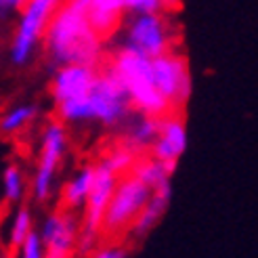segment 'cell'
Segmentation results:
<instances>
[{
    "mask_svg": "<svg viewBox=\"0 0 258 258\" xmlns=\"http://www.w3.org/2000/svg\"><path fill=\"white\" fill-rule=\"evenodd\" d=\"M137 153L135 151H131L128 147H124V145H120V147H115V149H111L105 158L101 160V164L105 166V168H109L113 174H118L120 178L122 176H126V174H131V170H133V166L137 164Z\"/></svg>",
    "mask_w": 258,
    "mask_h": 258,
    "instance_id": "obj_19",
    "label": "cell"
},
{
    "mask_svg": "<svg viewBox=\"0 0 258 258\" xmlns=\"http://www.w3.org/2000/svg\"><path fill=\"white\" fill-rule=\"evenodd\" d=\"M180 7V0H164V11H176Z\"/></svg>",
    "mask_w": 258,
    "mask_h": 258,
    "instance_id": "obj_26",
    "label": "cell"
},
{
    "mask_svg": "<svg viewBox=\"0 0 258 258\" xmlns=\"http://www.w3.org/2000/svg\"><path fill=\"white\" fill-rule=\"evenodd\" d=\"M170 198H172L170 183L151 191L147 204L143 206V210L137 216L133 227L128 229V233H131L133 239H143L147 233H151V231L158 227V223L162 221V216L166 214V210H168V206H170Z\"/></svg>",
    "mask_w": 258,
    "mask_h": 258,
    "instance_id": "obj_13",
    "label": "cell"
},
{
    "mask_svg": "<svg viewBox=\"0 0 258 258\" xmlns=\"http://www.w3.org/2000/svg\"><path fill=\"white\" fill-rule=\"evenodd\" d=\"M107 70L120 80L128 99H131L133 109H137L141 115L164 118V115L172 113L170 105L164 101V97L153 84L151 59L141 57L128 48H120L113 55Z\"/></svg>",
    "mask_w": 258,
    "mask_h": 258,
    "instance_id": "obj_3",
    "label": "cell"
},
{
    "mask_svg": "<svg viewBox=\"0 0 258 258\" xmlns=\"http://www.w3.org/2000/svg\"><path fill=\"white\" fill-rule=\"evenodd\" d=\"M17 250H19V258H46V248L38 231H32Z\"/></svg>",
    "mask_w": 258,
    "mask_h": 258,
    "instance_id": "obj_22",
    "label": "cell"
},
{
    "mask_svg": "<svg viewBox=\"0 0 258 258\" xmlns=\"http://www.w3.org/2000/svg\"><path fill=\"white\" fill-rule=\"evenodd\" d=\"M158 128H160V118H149V115H139L137 120H133L126 128L124 135V147H128L131 151L139 153L151 149L153 141L158 137Z\"/></svg>",
    "mask_w": 258,
    "mask_h": 258,
    "instance_id": "obj_16",
    "label": "cell"
},
{
    "mask_svg": "<svg viewBox=\"0 0 258 258\" xmlns=\"http://www.w3.org/2000/svg\"><path fill=\"white\" fill-rule=\"evenodd\" d=\"M5 3L9 5V9H11L13 13H17V11H21V9L25 7V3H28V0H5Z\"/></svg>",
    "mask_w": 258,
    "mask_h": 258,
    "instance_id": "obj_25",
    "label": "cell"
},
{
    "mask_svg": "<svg viewBox=\"0 0 258 258\" xmlns=\"http://www.w3.org/2000/svg\"><path fill=\"white\" fill-rule=\"evenodd\" d=\"M149 196L151 189H147L141 180H137L131 174L122 176L118 185H115V191L105 210L101 233L120 235L124 231H128L137 221V216L141 214V210H143V206L147 204Z\"/></svg>",
    "mask_w": 258,
    "mask_h": 258,
    "instance_id": "obj_6",
    "label": "cell"
},
{
    "mask_svg": "<svg viewBox=\"0 0 258 258\" xmlns=\"http://www.w3.org/2000/svg\"><path fill=\"white\" fill-rule=\"evenodd\" d=\"M46 258H48V256H46Z\"/></svg>",
    "mask_w": 258,
    "mask_h": 258,
    "instance_id": "obj_27",
    "label": "cell"
},
{
    "mask_svg": "<svg viewBox=\"0 0 258 258\" xmlns=\"http://www.w3.org/2000/svg\"><path fill=\"white\" fill-rule=\"evenodd\" d=\"M187 149V126L185 120L174 111L160 118L158 137L151 145V158L158 162H176Z\"/></svg>",
    "mask_w": 258,
    "mask_h": 258,
    "instance_id": "obj_11",
    "label": "cell"
},
{
    "mask_svg": "<svg viewBox=\"0 0 258 258\" xmlns=\"http://www.w3.org/2000/svg\"><path fill=\"white\" fill-rule=\"evenodd\" d=\"M25 193V180L19 166L9 164L3 170V198L9 204H19Z\"/></svg>",
    "mask_w": 258,
    "mask_h": 258,
    "instance_id": "obj_20",
    "label": "cell"
},
{
    "mask_svg": "<svg viewBox=\"0 0 258 258\" xmlns=\"http://www.w3.org/2000/svg\"><path fill=\"white\" fill-rule=\"evenodd\" d=\"M44 50L55 70L63 66L97 68L103 55V40L88 25L84 13L72 0H66L55 11L44 32Z\"/></svg>",
    "mask_w": 258,
    "mask_h": 258,
    "instance_id": "obj_1",
    "label": "cell"
},
{
    "mask_svg": "<svg viewBox=\"0 0 258 258\" xmlns=\"http://www.w3.org/2000/svg\"><path fill=\"white\" fill-rule=\"evenodd\" d=\"M176 166H178L176 162H158L153 158H143V160H137V164L131 170V176H135L147 189L153 191L170 183L172 174L176 172Z\"/></svg>",
    "mask_w": 258,
    "mask_h": 258,
    "instance_id": "obj_14",
    "label": "cell"
},
{
    "mask_svg": "<svg viewBox=\"0 0 258 258\" xmlns=\"http://www.w3.org/2000/svg\"><path fill=\"white\" fill-rule=\"evenodd\" d=\"M151 74L158 93L164 97V101L168 103L172 111L180 109L189 101L193 80L187 59L183 55L170 50V53L151 59Z\"/></svg>",
    "mask_w": 258,
    "mask_h": 258,
    "instance_id": "obj_8",
    "label": "cell"
},
{
    "mask_svg": "<svg viewBox=\"0 0 258 258\" xmlns=\"http://www.w3.org/2000/svg\"><path fill=\"white\" fill-rule=\"evenodd\" d=\"M59 5L61 0H28L25 3V7L19 11V23L9 50L13 66L23 68L32 61Z\"/></svg>",
    "mask_w": 258,
    "mask_h": 258,
    "instance_id": "obj_4",
    "label": "cell"
},
{
    "mask_svg": "<svg viewBox=\"0 0 258 258\" xmlns=\"http://www.w3.org/2000/svg\"><path fill=\"white\" fill-rule=\"evenodd\" d=\"M32 231H34L32 212H30V208L21 206V208L15 210V214H13V218H11V225H9V243H11V248L17 250L23 243V239L28 237Z\"/></svg>",
    "mask_w": 258,
    "mask_h": 258,
    "instance_id": "obj_18",
    "label": "cell"
},
{
    "mask_svg": "<svg viewBox=\"0 0 258 258\" xmlns=\"http://www.w3.org/2000/svg\"><path fill=\"white\" fill-rule=\"evenodd\" d=\"M66 151H68L66 126L59 120L48 122L40 139V156H38V166L32 178V196L36 202H46L53 196L55 178Z\"/></svg>",
    "mask_w": 258,
    "mask_h": 258,
    "instance_id": "obj_5",
    "label": "cell"
},
{
    "mask_svg": "<svg viewBox=\"0 0 258 258\" xmlns=\"http://www.w3.org/2000/svg\"><path fill=\"white\" fill-rule=\"evenodd\" d=\"M90 258H128V252L122 246H105L95 250L90 254Z\"/></svg>",
    "mask_w": 258,
    "mask_h": 258,
    "instance_id": "obj_23",
    "label": "cell"
},
{
    "mask_svg": "<svg viewBox=\"0 0 258 258\" xmlns=\"http://www.w3.org/2000/svg\"><path fill=\"white\" fill-rule=\"evenodd\" d=\"M93 180H95V166H84L76 172L63 187L61 200H63V210H80L84 208V204L88 200V193L93 189Z\"/></svg>",
    "mask_w": 258,
    "mask_h": 258,
    "instance_id": "obj_15",
    "label": "cell"
},
{
    "mask_svg": "<svg viewBox=\"0 0 258 258\" xmlns=\"http://www.w3.org/2000/svg\"><path fill=\"white\" fill-rule=\"evenodd\" d=\"M122 48H128L133 53L156 59L160 55H166L172 50V32L164 15H141L133 17L126 25L124 32V44Z\"/></svg>",
    "mask_w": 258,
    "mask_h": 258,
    "instance_id": "obj_7",
    "label": "cell"
},
{
    "mask_svg": "<svg viewBox=\"0 0 258 258\" xmlns=\"http://www.w3.org/2000/svg\"><path fill=\"white\" fill-rule=\"evenodd\" d=\"M97 68L88 66H63L55 70L53 82H50V95H53L55 107L63 103H72L84 99L93 88L97 78Z\"/></svg>",
    "mask_w": 258,
    "mask_h": 258,
    "instance_id": "obj_10",
    "label": "cell"
},
{
    "mask_svg": "<svg viewBox=\"0 0 258 258\" xmlns=\"http://www.w3.org/2000/svg\"><path fill=\"white\" fill-rule=\"evenodd\" d=\"M11 15H13V11L9 9V5L5 3V0H0V21H7Z\"/></svg>",
    "mask_w": 258,
    "mask_h": 258,
    "instance_id": "obj_24",
    "label": "cell"
},
{
    "mask_svg": "<svg viewBox=\"0 0 258 258\" xmlns=\"http://www.w3.org/2000/svg\"><path fill=\"white\" fill-rule=\"evenodd\" d=\"M48 258H70L80 235V223L70 210L50 212L38 231Z\"/></svg>",
    "mask_w": 258,
    "mask_h": 258,
    "instance_id": "obj_9",
    "label": "cell"
},
{
    "mask_svg": "<svg viewBox=\"0 0 258 258\" xmlns=\"http://www.w3.org/2000/svg\"><path fill=\"white\" fill-rule=\"evenodd\" d=\"M78 7L93 32L101 38L111 36L120 28L124 17V0H72Z\"/></svg>",
    "mask_w": 258,
    "mask_h": 258,
    "instance_id": "obj_12",
    "label": "cell"
},
{
    "mask_svg": "<svg viewBox=\"0 0 258 258\" xmlns=\"http://www.w3.org/2000/svg\"><path fill=\"white\" fill-rule=\"evenodd\" d=\"M131 99L109 70L97 74L95 84L84 99L57 105L59 122L68 124L99 122L103 126H118L131 118Z\"/></svg>",
    "mask_w": 258,
    "mask_h": 258,
    "instance_id": "obj_2",
    "label": "cell"
},
{
    "mask_svg": "<svg viewBox=\"0 0 258 258\" xmlns=\"http://www.w3.org/2000/svg\"><path fill=\"white\" fill-rule=\"evenodd\" d=\"M36 115H38V105H34V103L17 105V107L9 109L3 118H0V131L5 135H15V133L23 131L30 122H34Z\"/></svg>",
    "mask_w": 258,
    "mask_h": 258,
    "instance_id": "obj_17",
    "label": "cell"
},
{
    "mask_svg": "<svg viewBox=\"0 0 258 258\" xmlns=\"http://www.w3.org/2000/svg\"><path fill=\"white\" fill-rule=\"evenodd\" d=\"M124 11L131 17L164 15V0H124Z\"/></svg>",
    "mask_w": 258,
    "mask_h": 258,
    "instance_id": "obj_21",
    "label": "cell"
}]
</instances>
